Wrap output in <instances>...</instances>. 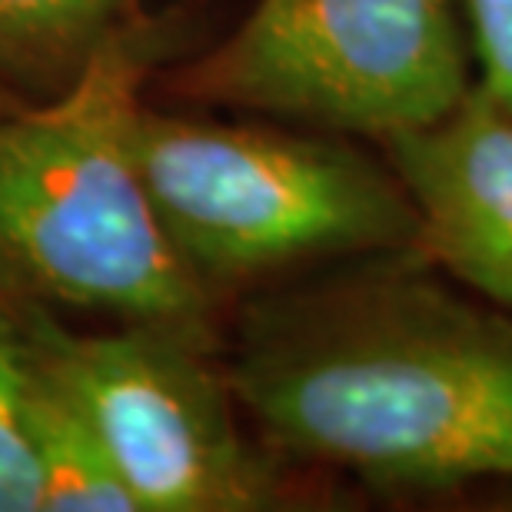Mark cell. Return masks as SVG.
I'll use <instances>...</instances> for the list:
<instances>
[{"mask_svg": "<svg viewBox=\"0 0 512 512\" xmlns=\"http://www.w3.org/2000/svg\"><path fill=\"white\" fill-rule=\"evenodd\" d=\"M276 449L383 489L512 479V313L406 270L260 303L227 366Z\"/></svg>", "mask_w": 512, "mask_h": 512, "instance_id": "6da1fadb", "label": "cell"}, {"mask_svg": "<svg viewBox=\"0 0 512 512\" xmlns=\"http://www.w3.org/2000/svg\"><path fill=\"white\" fill-rule=\"evenodd\" d=\"M150 50L124 24L47 104L0 114V296L213 346L210 286L170 243L137 163Z\"/></svg>", "mask_w": 512, "mask_h": 512, "instance_id": "7a4b0ae2", "label": "cell"}, {"mask_svg": "<svg viewBox=\"0 0 512 512\" xmlns=\"http://www.w3.org/2000/svg\"><path fill=\"white\" fill-rule=\"evenodd\" d=\"M34 356L20 306L0 296V512H40L27 396Z\"/></svg>", "mask_w": 512, "mask_h": 512, "instance_id": "9c48e42d", "label": "cell"}, {"mask_svg": "<svg viewBox=\"0 0 512 512\" xmlns=\"http://www.w3.org/2000/svg\"><path fill=\"white\" fill-rule=\"evenodd\" d=\"M473 54L483 67V84L512 107V0H463Z\"/></svg>", "mask_w": 512, "mask_h": 512, "instance_id": "30bf717a", "label": "cell"}, {"mask_svg": "<svg viewBox=\"0 0 512 512\" xmlns=\"http://www.w3.org/2000/svg\"><path fill=\"white\" fill-rule=\"evenodd\" d=\"M20 316L37 370L94 426L140 512L273 506V469L243 436L207 343L150 323L74 333L44 306H20Z\"/></svg>", "mask_w": 512, "mask_h": 512, "instance_id": "5b68a950", "label": "cell"}, {"mask_svg": "<svg viewBox=\"0 0 512 512\" xmlns=\"http://www.w3.org/2000/svg\"><path fill=\"white\" fill-rule=\"evenodd\" d=\"M14 107H20L17 97H14V90H10L7 80H0V114H10Z\"/></svg>", "mask_w": 512, "mask_h": 512, "instance_id": "8fae6325", "label": "cell"}, {"mask_svg": "<svg viewBox=\"0 0 512 512\" xmlns=\"http://www.w3.org/2000/svg\"><path fill=\"white\" fill-rule=\"evenodd\" d=\"M419 220V253L512 313V107L483 84L433 124L380 140Z\"/></svg>", "mask_w": 512, "mask_h": 512, "instance_id": "8992f818", "label": "cell"}, {"mask_svg": "<svg viewBox=\"0 0 512 512\" xmlns=\"http://www.w3.org/2000/svg\"><path fill=\"white\" fill-rule=\"evenodd\" d=\"M137 0H0V80L57 90L130 24Z\"/></svg>", "mask_w": 512, "mask_h": 512, "instance_id": "ba28073f", "label": "cell"}, {"mask_svg": "<svg viewBox=\"0 0 512 512\" xmlns=\"http://www.w3.org/2000/svg\"><path fill=\"white\" fill-rule=\"evenodd\" d=\"M463 0H256L183 70L193 100L333 133L433 124L469 94Z\"/></svg>", "mask_w": 512, "mask_h": 512, "instance_id": "277c9868", "label": "cell"}, {"mask_svg": "<svg viewBox=\"0 0 512 512\" xmlns=\"http://www.w3.org/2000/svg\"><path fill=\"white\" fill-rule=\"evenodd\" d=\"M27 423L40 479V512H140L94 426L37 363Z\"/></svg>", "mask_w": 512, "mask_h": 512, "instance_id": "52a82bcc", "label": "cell"}, {"mask_svg": "<svg viewBox=\"0 0 512 512\" xmlns=\"http://www.w3.org/2000/svg\"><path fill=\"white\" fill-rule=\"evenodd\" d=\"M133 143L163 230L207 286L323 256L419 253L403 183L340 140L143 107Z\"/></svg>", "mask_w": 512, "mask_h": 512, "instance_id": "3957f363", "label": "cell"}]
</instances>
